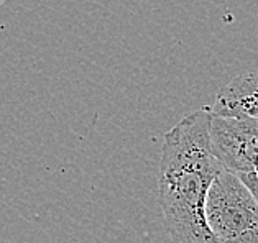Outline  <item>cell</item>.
Segmentation results:
<instances>
[{
  "mask_svg": "<svg viewBox=\"0 0 258 243\" xmlns=\"http://www.w3.org/2000/svg\"><path fill=\"white\" fill-rule=\"evenodd\" d=\"M204 215L219 243H258V204L242 179L224 166L207 191Z\"/></svg>",
  "mask_w": 258,
  "mask_h": 243,
  "instance_id": "cell-2",
  "label": "cell"
},
{
  "mask_svg": "<svg viewBox=\"0 0 258 243\" xmlns=\"http://www.w3.org/2000/svg\"><path fill=\"white\" fill-rule=\"evenodd\" d=\"M211 107L182 117L163 138L158 202L171 243H219L206 223L209 186L222 165L211 149Z\"/></svg>",
  "mask_w": 258,
  "mask_h": 243,
  "instance_id": "cell-1",
  "label": "cell"
},
{
  "mask_svg": "<svg viewBox=\"0 0 258 243\" xmlns=\"http://www.w3.org/2000/svg\"><path fill=\"white\" fill-rule=\"evenodd\" d=\"M211 149L225 170L258 178V120L211 112Z\"/></svg>",
  "mask_w": 258,
  "mask_h": 243,
  "instance_id": "cell-3",
  "label": "cell"
},
{
  "mask_svg": "<svg viewBox=\"0 0 258 243\" xmlns=\"http://www.w3.org/2000/svg\"><path fill=\"white\" fill-rule=\"evenodd\" d=\"M211 112L258 120V72H243L224 84L217 91Z\"/></svg>",
  "mask_w": 258,
  "mask_h": 243,
  "instance_id": "cell-4",
  "label": "cell"
},
{
  "mask_svg": "<svg viewBox=\"0 0 258 243\" xmlns=\"http://www.w3.org/2000/svg\"><path fill=\"white\" fill-rule=\"evenodd\" d=\"M238 178L242 179V183L247 186L248 191L251 192V196L255 197V201L258 204V178L253 174H237Z\"/></svg>",
  "mask_w": 258,
  "mask_h": 243,
  "instance_id": "cell-5",
  "label": "cell"
}]
</instances>
